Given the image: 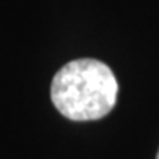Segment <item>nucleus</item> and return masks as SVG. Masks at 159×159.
I'll return each instance as SVG.
<instances>
[{
	"label": "nucleus",
	"instance_id": "f257e3e1",
	"mask_svg": "<svg viewBox=\"0 0 159 159\" xmlns=\"http://www.w3.org/2000/svg\"><path fill=\"white\" fill-rule=\"evenodd\" d=\"M119 83L104 62L94 59L71 60L57 71L50 98L63 117L76 122L98 120L117 102Z\"/></svg>",
	"mask_w": 159,
	"mask_h": 159
},
{
	"label": "nucleus",
	"instance_id": "f03ea898",
	"mask_svg": "<svg viewBox=\"0 0 159 159\" xmlns=\"http://www.w3.org/2000/svg\"><path fill=\"white\" fill-rule=\"evenodd\" d=\"M156 159H159V151H157V156H156Z\"/></svg>",
	"mask_w": 159,
	"mask_h": 159
}]
</instances>
